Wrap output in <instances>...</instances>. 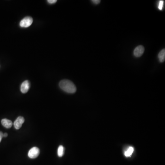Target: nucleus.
I'll return each mask as SVG.
<instances>
[{
  "mask_svg": "<svg viewBox=\"0 0 165 165\" xmlns=\"http://www.w3.org/2000/svg\"><path fill=\"white\" fill-rule=\"evenodd\" d=\"M60 88L66 93L73 94L75 93L77 88L74 84L70 80L63 79L61 80L59 82Z\"/></svg>",
  "mask_w": 165,
  "mask_h": 165,
  "instance_id": "1",
  "label": "nucleus"
},
{
  "mask_svg": "<svg viewBox=\"0 0 165 165\" xmlns=\"http://www.w3.org/2000/svg\"><path fill=\"white\" fill-rule=\"evenodd\" d=\"M33 19L30 17H26L20 22V26L22 28H28L32 24Z\"/></svg>",
  "mask_w": 165,
  "mask_h": 165,
  "instance_id": "2",
  "label": "nucleus"
},
{
  "mask_svg": "<svg viewBox=\"0 0 165 165\" xmlns=\"http://www.w3.org/2000/svg\"><path fill=\"white\" fill-rule=\"evenodd\" d=\"M40 150L38 147H34L31 148L28 152V156L31 159L37 158L40 154Z\"/></svg>",
  "mask_w": 165,
  "mask_h": 165,
  "instance_id": "3",
  "label": "nucleus"
},
{
  "mask_svg": "<svg viewBox=\"0 0 165 165\" xmlns=\"http://www.w3.org/2000/svg\"><path fill=\"white\" fill-rule=\"evenodd\" d=\"M144 52V48L143 46H139L135 48L133 51V55L136 57L142 56Z\"/></svg>",
  "mask_w": 165,
  "mask_h": 165,
  "instance_id": "4",
  "label": "nucleus"
},
{
  "mask_svg": "<svg viewBox=\"0 0 165 165\" xmlns=\"http://www.w3.org/2000/svg\"><path fill=\"white\" fill-rule=\"evenodd\" d=\"M30 87V84L28 80H25L23 82L21 85L20 91L23 94H25L28 92Z\"/></svg>",
  "mask_w": 165,
  "mask_h": 165,
  "instance_id": "5",
  "label": "nucleus"
},
{
  "mask_svg": "<svg viewBox=\"0 0 165 165\" xmlns=\"http://www.w3.org/2000/svg\"><path fill=\"white\" fill-rule=\"evenodd\" d=\"M24 122V118L23 117H18L14 121L13 124L16 129H19L22 127L23 124Z\"/></svg>",
  "mask_w": 165,
  "mask_h": 165,
  "instance_id": "6",
  "label": "nucleus"
},
{
  "mask_svg": "<svg viewBox=\"0 0 165 165\" xmlns=\"http://www.w3.org/2000/svg\"><path fill=\"white\" fill-rule=\"evenodd\" d=\"M2 125L7 128H10L13 125V123L11 121L8 119H3L1 121Z\"/></svg>",
  "mask_w": 165,
  "mask_h": 165,
  "instance_id": "7",
  "label": "nucleus"
},
{
  "mask_svg": "<svg viewBox=\"0 0 165 165\" xmlns=\"http://www.w3.org/2000/svg\"><path fill=\"white\" fill-rule=\"evenodd\" d=\"M158 58L160 62H163L165 60V50H162L158 54Z\"/></svg>",
  "mask_w": 165,
  "mask_h": 165,
  "instance_id": "8",
  "label": "nucleus"
},
{
  "mask_svg": "<svg viewBox=\"0 0 165 165\" xmlns=\"http://www.w3.org/2000/svg\"><path fill=\"white\" fill-rule=\"evenodd\" d=\"M134 151V148H133V147H129L127 148V150L125 151L124 152V155L126 157H130L133 152Z\"/></svg>",
  "mask_w": 165,
  "mask_h": 165,
  "instance_id": "9",
  "label": "nucleus"
},
{
  "mask_svg": "<svg viewBox=\"0 0 165 165\" xmlns=\"http://www.w3.org/2000/svg\"><path fill=\"white\" fill-rule=\"evenodd\" d=\"M64 148L62 146H60L57 150V155L59 157H62L64 155Z\"/></svg>",
  "mask_w": 165,
  "mask_h": 165,
  "instance_id": "10",
  "label": "nucleus"
},
{
  "mask_svg": "<svg viewBox=\"0 0 165 165\" xmlns=\"http://www.w3.org/2000/svg\"><path fill=\"white\" fill-rule=\"evenodd\" d=\"M164 1H159V5H158V8H159V10H162L163 6H164Z\"/></svg>",
  "mask_w": 165,
  "mask_h": 165,
  "instance_id": "11",
  "label": "nucleus"
},
{
  "mask_svg": "<svg viewBox=\"0 0 165 165\" xmlns=\"http://www.w3.org/2000/svg\"><path fill=\"white\" fill-rule=\"evenodd\" d=\"M57 1L56 0H48L47 2L50 4H54L56 3Z\"/></svg>",
  "mask_w": 165,
  "mask_h": 165,
  "instance_id": "12",
  "label": "nucleus"
},
{
  "mask_svg": "<svg viewBox=\"0 0 165 165\" xmlns=\"http://www.w3.org/2000/svg\"><path fill=\"white\" fill-rule=\"evenodd\" d=\"M92 1L93 3L97 5L100 3L101 1H100V0H93V1Z\"/></svg>",
  "mask_w": 165,
  "mask_h": 165,
  "instance_id": "13",
  "label": "nucleus"
},
{
  "mask_svg": "<svg viewBox=\"0 0 165 165\" xmlns=\"http://www.w3.org/2000/svg\"><path fill=\"white\" fill-rule=\"evenodd\" d=\"M3 137V133L0 131V142H1L2 138Z\"/></svg>",
  "mask_w": 165,
  "mask_h": 165,
  "instance_id": "14",
  "label": "nucleus"
},
{
  "mask_svg": "<svg viewBox=\"0 0 165 165\" xmlns=\"http://www.w3.org/2000/svg\"><path fill=\"white\" fill-rule=\"evenodd\" d=\"M7 136H8V134H7V133H3V137H7Z\"/></svg>",
  "mask_w": 165,
  "mask_h": 165,
  "instance_id": "15",
  "label": "nucleus"
}]
</instances>
